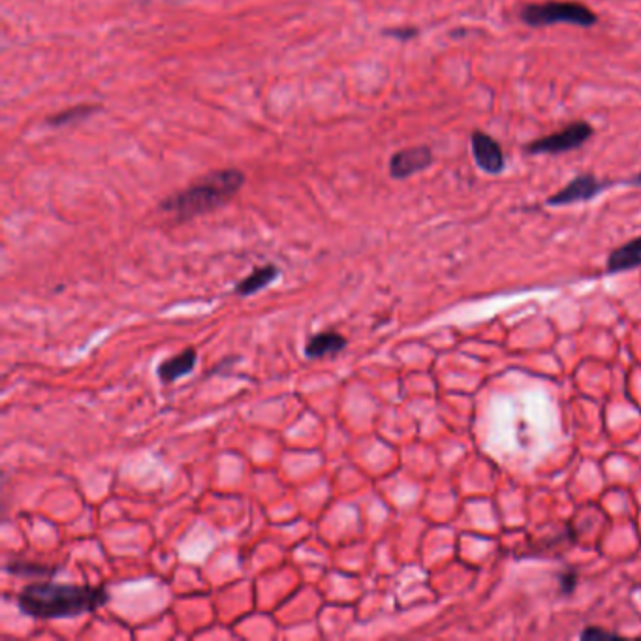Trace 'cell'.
<instances>
[{
    "label": "cell",
    "instance_id": "6",
    "mask_svg": "<svg viewBox=\"0 0 641 641\" xmlns=\"http://www.w3.org/2000/svg\"><path fill=\"white\" fill-rule=\"evenodd\" d=\"M470 147H472V158L482 172L489 175H499L504 172L506 160H504L502 147L489 134H485L482 130L472 132Z\"/></svg>",
    "mask_w": 641,
    "mask_h": 641
},
{
    "label": "cell",
    "instance_id": "8",
    "mask_svg": "<svg viewBox=\"0 0 641 641\" xmlns=\"http://www.w3.org/2000/svg\"><path fill=\"white\" fill-rule=\"evenodd\" d=\"M346 337H343L341 333L337 331H322V333H316L309 343L305 344V356L309 360H322V358H328V356H337L341 354L344 348H346Z\"/></svg>",
    "mask_w": 641,
    "mask_h": 641
},
{
    "label": "cell",
    "instance_id": "14",
    "mask_svg": "<svg viewBox=\"0 0 641 641\" xmlns=\"http://www.w3.org/2000/svg\"><path fill=\"white\" fill-rule=\"evenodd\" d=\"M561 593L563 595H572L574 593V589H576V585H578V574L576 572H566V574H563L561 576Z\"/></svg>",
    "mask_w": 641,
    "mask_h": 641
},
{
    "label": "cell",
    "instance_id": "15",
    "mask_svg": "<svg viewBox=\"0 0 641 641\" xmlns=\"http://www.w3.org/2000/svg\"><path fill=\"white\" fill-rule=\"evenodd\" d=\"M615 634L613 632H610V630H602V628H598V626H589V628H585L583 632H581V638L583 640H600V638H613Z\"/></svg>",
    "mask_w": 641,
    "mask_h": 641
},
{
    "label": "cell",
    "instance_id": "1",
    "mask_svg": "<svg viewBox=\"0 0 641 641\" xmlns=\"http://www.w3.org/2000/svg\"><path fill=\"white\" fill-rule=\"evenodd\" d=\"M110 600L104 587L59 585L40 581L17 595L19 610L34 619H72L102 608Z\"/></svg>",
    "mask_w": 641,
    "mask_h": 641
},
{
    "label": "cell",
    "instance_id": "12",
    "mask_svg": "<svg viewBox=\"0 0 641 641\" xmlns=\"http://www.w3.org/2000/svg\"><path fill=\"white\" fill-rule=\"evenodd\" d=\"M98 110V106H76V108H70V110L61 111L53 117L47 119V125L51 126H64L70 125V123H76V121H81L85 117H89L91 113Z\"/></svg>",
    "mask_w": 641,
    "mask_h": 641
},
{
    "label": "cell",
    "instance_id": "7",
    "mask_svg": "<svg viewBox=\"0 0 641 641\" xmlns=\"http://www.w3.org/2000/svg\"><path fill=\"white\" fill-rule=\"evenodd\" d=\"M433 164V151L425 145L397 151L390 158V175L393 179H408L427 170Z\"/></svg>",
    "mask_w": 641,
    "mask_h": 641
},
{
    "label": "cell",
    "instance_id": "10",
    "mask_svg": "<svg viewBox=\"0 0 641 641\" xmlns=\"http://www.w3.org/2000/svg\"><path fill=\"white\" fill-rule=\"evenodd\" d=\"M641 267V237H636L611 252L608 273H623Z\"/></svg>",
    "mask_w": 641,
    "mask_h": 641
},
{
    "label": "cell",
    "instance_id": "13",
    "mask_svg": "<svg viewBox=\"0 0 641 641\" xmlns=\"http://www.w3.org/2000/svg\"><path fill=\"white\" fill-rule=\"evenodd\" d=\"M8 572L23 576V578H38V576H53L57 572V568H46V566H38V564L14 563L8 564Z\"/></svg>",
    "mask_w": 641,
    "mask_h": 641
},
{
    "label": "cell",
    "instance_id": "2",
    "mask_svg": "<svg viewBox=\"0 0 641 641\" xmlns=\"http://www.w3.org/2000/svg\"><path fill=\"white\" fill-rule=\"evenodd\" d=\"M245 185V173L239 170H219L209 173L198 183L164 200L160 209L179 222L196 219L219 209L232 200L237 190Z\"/></svg>",
    "mask_w": 641,
    "mask_h": 641
},
{
    "label": "cell",
    "instance_id": "5",
    "mask_svg": "<svg viewBox=\"0 0 641 641\" xmlns=\"http://www.w3.org/2000/svg\"><path fill=\"white\" fill-rule=\"evenodd\" d=\"M611 187L610 181H602L593 173H579L566 187L549 196L548 205L551 207H563V205L581 204L589 202L602 194L606 188Z\"/></svg>",
    "mask_w": 641,
    "mask_h": 641
},
{
    "label": "cell",
    "instance_id": "3",
    "mask_svg": "<svg viewBox=\"0 0 641 641\" xmlns=\"http://www.w3.org/2000/svg\"><path fill=\"white\" fill-rule=\"evenodd\" d=\"M521 21L529 27H551V25H576V27H593L598 16L591 8L581 2H561L548 0L542 4H527L521 10Z\"/></svg>",
    "mask_w": 641,
    "mask_h": 641
},
{
    "label": "cell",
    "instance_id": "11",
    "mask_svg": "<svg viewBox=\"0 0 641 641\" xmlns=\"http://www.w3.org/2000/svg\"><path fill=\"white\" fill-rule=\"evenodd\" d=\"M279 273H281V271H279L277 267L271 266V264H269V266L258 267V269L252 271L249 277H245L243 281L235 286V294H237V296H243V298L252 296V294L264 290L269 284L277 281V279H279Z\"/></svg>",
    "mask_w": 641,
    "mask_h": 641
},
{
    "label": "cell",
    "instance_id": "9",
    "mask_svg": "<svg viewBox=\"0 0 641 641\" xmlns=\"http://www.w3.org/2000/svg\"><path fill=\"white\" fill-rule=\"evenodd\" d=\"M198 363L196 350L188 348L185 352L173 356L170 360H164L157 367V375L162 384H173L175 380L190 375Z\"/></svg>",
    "mask_w": 641,
    "mask_h": 641
},
{
    "label": "cell",
    "instance_id": "4",
    "mask_svg": "<svg viewBox=\"0 0 641 641\" xmlns=\"http://www.w3.org/2000/svg\"><path fill=\"white\" fill-rule=\"evenodd\" d=\"M593 126L587 121H574L540 140H534L525 147L531 155H563L583 147L593 136Z\"/></svg>",
    "mask_w": 641,
    "mask_h": 641
}]
</instances>
